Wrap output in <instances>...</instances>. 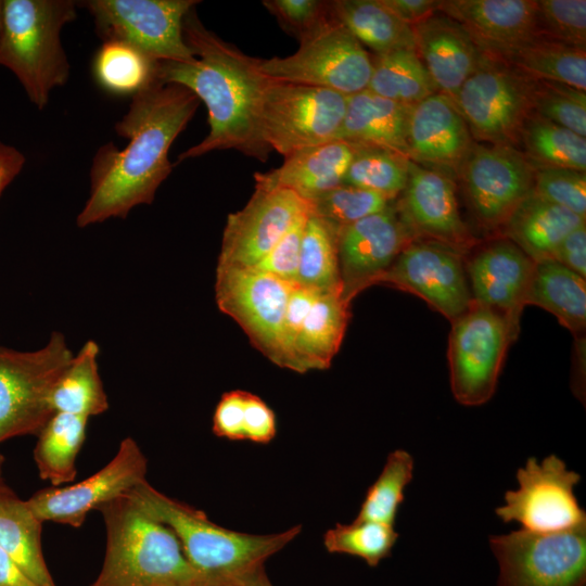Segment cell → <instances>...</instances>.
I'll list each match as a JSON object with an SVG mask.
<instances>
[{
    "instance_id": "obj_27",
    "label": "cell",
    "mask_w": 586,
    "mask_h": 586,
    "mask_svg": "<svg viewBox=\"0 0 586 586\" xmlns=\"http://www.w3.org/2000/svg\"><path fill=\"white\" fill-rule=\"evenodd\" d=\"M351 298L343 285L319 294L295 342L291 370H324L342 344L349 320Z\"/></svg>"
},
{
    "instance_id": "obj_39",
    "label": "cell",
    "mask_w": 586,
    "mask_h": 586,
    "mask_svg": "<svg viewBox=\"0 0 586 586\" xmlns=\"http://www.w3.org/2000/svg\"><path fill=\"white\" fill-rule=\"evenodd\" d=\"M356 145L343 184L377 192L388 201L402 193L407 184L410 160L385 149Z\"/></svg>"
},
{
    "instance_id": "obj_34",
    "label": "cell",
    "mask_w": 586,
    "mask_h": 586,
    "mask_svg": "<svg viewBox=\"0 0 586 586\" xmlns=\"http://www.w3.org/2000/svg\"><path fill=\"white\" fill-rule=\"evenodd\" d=\"M88 419L55 412L37 434L34 459L39 476L64 486L77 475L76 459L86 438Z\"/></svg>"
},
{
    "instance_id": "obj_16",
    "label": "cell",
    "mask_w": 586,
    "mask_h": 586,
    "mask_svg": "<svg viewBox=\"0 0 586 586\" xmlns=\"http://www.w3.org/2000/svg\"><path fill=\"white\" fill-rule=\"evenodd\" d=\"M148 460L137 442L124 438L112 458L89 477L65 486H51L36 492L27 504L42 521L80 527L91 510L128 494L144 483Z\"/></svg>"
},
{
    "instance_id": "obj_38",
    "label": "cell",
    "mask_w": 586,
    "mask_h": 586,
    "mask_svg": "<svg viewBox=\"0 0 586 586\" xmlns=\"http://www.w3.org/2000/svg\"><path fill=\"white\" fill-rule=\"evenodd\" d=\"M156 62L135 47L115 40L102 43L93 59L98 84L115 94H135L155 77Z\"/></svg>"
},
{
    "instance_id": "obj_25",
    "label": "cell",
    "mask_w": 586,
    "mask_h": 586,
    "mask_svg": "<svg viewBox=\"0 0 586 586\" xmlns=\"http://www.w3.org/2000/svg\"><path fill=\"white\" fill-rule=\"evenodd\" d=\"M357 145L333 140L305 148L284 157L281 166L266 173H255V186L283 188L306 200L343 184Z\"/></svg>"
},
{
    "instance_id": "obj_3",
    "label": "cell",
    "mask_w": 586,
    "mask_h": 586,
    "mask_svg": "<svg viewBox=\"0 0 586 586\" xmlns=\"http://www.w3.org/2000/svg\"><path fill=\"white\" fill-rule=\"evenodd\" d=\"M106 531L103 565L90 586H211L179 539L128 494L99 509Z\"/></svg>"
},
{
    "instance_id": "obj_31",
    "label": "cell",
    "mask_w": 586,
    "mask_h": 586,
    "mask_svg": "<svg viewBox=\"0 0 586 586\" xmlns=\"http://www.w3.org/2000/svg\"><path fill=\"white\" fill-rule=\"evenodd\" d=\"M493 59L531 79L559 81L586 90V48L536 36Z\"/></svg>"
},
{
    "instance_id": "obj_52",
    "label": "cell",
    "mask_w": 586,
    "mask_h": 586,
    "mask_svg": "<svg viewBox=\"0 0 586 586\" xmlns=\"http://www.w3.org/2000/svg\"><path fill=\"white\" fill-rule=\"evenodd\" d=\"M400 21L415 26L438 11L441 1L436 0H381Z\"/></svg>"
},
{
    "instance_id": "obj_23",
    "label": "cell",
    "mask_w": 586,
    "mask_h": 586,
    "mask_svg": "<svg viewBox=\"0 0 586 586\" xmlns=\"http://www.w3.org/2000/svg\"><path fill=\"white\" fill-rule=\"evenodd\" d=\"M534 266L509 240L487 245L467 264L473 302L519 322Z\"/></svg>"
},
{
    "instance_id": "obj_20",
    "label": "cell",
    "mask_w": 586,
    "mask_h": 586,
    "mask_svg": "<svg viewBox=\"0 0 586 586\" xmlns=\"http://www.w3.org/2000/svg\"><path fill=\"white\" fill-rule=\"evenodd\" d=\"M408 180L398 214L409 231L453 247L463 254L473 239L461 219L456 189L443 170L408 164Z\"/></svg>"
},
{
    "instance_id": "obj_54",
    "label": "cell",
    "mask_w": 586,
    "mask_h": 586,
    "mask_svg": "<svg viewBox=\"0 0 586 586\" xmlns=\"http://www.w3.org/2000/svg\"><path fill=\"white\" fill-rule=\"evenodd\" d=\"M226 586H272L265 566L259 565Z\"/></svg>"
},
{
    "instance_id": "obj_53",
    "label": "cell",
    "mask_w": 586,
    "mask_h": 586,
    "mask_svg": "<svg viewBox=\"0 0 586 586\" xmlns=\"http://www.w3.org/2000/svg\"><path fill=\"white\" fill-rule=\"evenodd\" d=\"M0 586H38L0 548Z\"/></svg>"
},
{
    "instance_id": "obj_17",
    "label": "cell",
    "mask_w": 586,
    "mask_h": 586,
    "mask_svg": "<svg viewBox=\"0 0 586 586\" xmlns=\"http://www.w3.org/2000/svg\"><path fill=\"white\" fill-rule=\"evenodd\" d=\"M377 283L420 296L451 322L473 302L462 253L431 240H412Z\"/></svg>"
},
{
    "instance_id": "obj_12",
    "label": "cell",
    "mask_w": 586,
    "mask_h": 586,
    "mask_svg": "<svg viewBox=\"0 0 586 586\" xmlns=\"http://www.w3.org/2000/svg\"><path fill=\"white\" fill-rule=\"evenodd\" d=\"M455 104L471 136L491 144L514 146L533 112L531 78L487 56L463 82Z\"/></svg>"
},
{
    "instance_id": "obj_40",
    "label": "cell",
    "mask_w": 586,
    "mask_h": 586,
    "mask_svg": "<svg viewBox=\"0 0 586 586\" xmlns=\"http://www.w3.org/2000/svg\"><path fill=\"white\" fill-rule=\"evenodd\" d=\"M413 466V458L406 450L390 453L382 472L368 488L355 519L394 526L405 498V488L412 480Z\"/></svg>"
},
{
    "instance_id": "obj_1",
    "label": "cell",
    "mask_w": 586,
    "mask_h": 586,
    "mask_svg": "<svg viewBox=\"0 0 586 586\" xmlns=\"http://www.w3.org/2000/svg\"><path fill=\"white\" fill-rule=\"evenodd\" d=\"M200 102L186 87L155 77L133 94L127 113L115 124L117 135L129 142L123 150L105 143L93 156L89 196L76 220L79 227L125 218L133 207L153 202L173 170L169 149Z\"/></svg>"
},
{
    "instance_id": "obj_44",
    "label": "cell",
    "mask_w": 586,
    "mask_h": 586,
    "mask_svg": "<svg viewBox=\"0 0 586 586\" xmlns=\"http://www.w3.org/2000/svg\"><path fill=\"white\" fill-rule=\"evenodd\" d=\"M537 35L586 48L585 0H536Z\"/></svg>"
},
{
    "instance_id": "obj_6",
    "label": "cell",
    "mask_w": 586,
    "mask_h": 586,
    "mask_svg": "<svg viewBox=\"0 0 586 586\" xmlns=\"http://www.w3.org/2000/svg\"><path fill=\"white\" fill-rule=\"evenodd\" d=\"M73 355L61 332L36 351L0 347V444L37 435L54 415L50 395Z\"/></svg>"
},
{
    "instance_id": "obj_4",
    "label": "cell",
    "mask_w": 586,
    "mask_h": 586,
    "mask_svg": "<svg viewBox=\"0 0 586 586\" xmlns=\"http://www.w3.org/2000/svg\"><path fill=\"white\" fill-rule=\"evenodd\" d=\"M128 495L175 533L190 564L211 586H226L263 565L302 531L298 525L270 535L235 532L214 523L203 511L158 492L146 481Z\"/></svg>"
},
{
    "instance_id": "obj_41",
    "label": "cell",
    "mask_w": 586,
    "mask_h": 586,
    "mask_svg": "<svg viewBox=\"0 0 586 586\" xmlns=\"http://www.w3.org/2000/svg\"><path fill=\"white\" fill-rule=\"evenodd\" d=\"M398 533L393 525L354 520L336 524L323 535V545L330 553H343L362 559L369 566H377L391 556Z\"/></svg>"
},
{
    "instance_id": "obj_24",
    "label": "cell",
    "mask_w": 586,
    "mask_h": 586,
    "mask_svg": "<svg viewBox=\"0 0 586 586\" xmlns=\"http://www.w3.org/2000/svg\"><path fill=\"white\" fill-rule=\"evenodd\" d=\"M408 158L433 167L458 168L471 148V133L455 102L436 92L411 105Z\"/></svg>"
},
{
    "instance_id": "obj_42",
    "label": "cell",
    "mask_w": 586,
    "mask_h": 586,
    "mask_svg": "<svg viewBox=\"0 0 586 586\" xmlns=\"http://www.w3.org/2000/svg\"><path fill=\"white\" fill-rule=\"evenodd\" d=\"M532 110L536 115L586 137V92L570 85L531 79Z\"/></svg>"
},
{
    "instance_id": "obj_19",
    "label": "cell",
    "mask_w": 586,
    "mask_h": 586,
    "mask_svg": "<svg viewBox=\"0 0 586 586\" xmlns=\"http://www.w3.org/2000/svg\"><path fill=\"white\" fill-rule=\"evenodd\" d=\"M413 235L396 207L388 204L337 231L340 275L344 293L352 300L393 264Z\"/></svg>"
},
{
    "instance_id": "obj_51",
    "label": "cell",
    "mask_w": 586,
    "mask_h": 586,
    "mask_svg": "<svg viewBox=\"0 0 586 586\" xmlns=\"http://www.w3.org/2000/svg\"><path fill=\"white\" fill-rule=\"evenodd\" d=\"M552 259L586 278V222L564 237Z\"/></svg>"
},
{
    "instance_id": "obj_37",
    "label": "cell",
    "mask_w": 586,
    "mask_h": 586,
    "mask_svg": "<svg viewBox=\"0 0 586 586\" xmlns=\"http://www.w3.org/2000/svg\"><path fill=\"white\" fill-rule=\"evenodd\" d=\"M337 231L330 222L309 214L301 240L297 283L303 286L329 291L342 284Z\"/></svg>"
},
{
    "instance_id": "obj_13",
    "label": "cell",
    "mask_w": 586,
    "mask_h": 586,
    "mask_svg": "<svg viewBox=\"0 0 586 586\" xmlns=\"http://www.w3.org/2000/svg\"><path fill=\"white\" fill-rule=\"evenodd\" d=\"M291 283L254 267L217 266L215 298L251 343L270 361L282 365V327Z\"/></svg>"
},
{
    "instance_id": "obj_36",
    "label": "cell",
    "mask_w": 586,
    "mask_h": 586,
    "mask_svg": "<svg viewBox=\"0 0 586 586\" xmlns=\"http://www.w3.org/2000/svg\"><path fill=\"white\" fill-rule=\"evenodd\" d=\"M534 169L570 168L586 171V140L574 131L531 113L520 141Z\"/></svg>"
},
{
    "instance_id": "obj_30",
    "label": "cell",
    "mask_w": 586,
    "mask_h": 586,
    "mask_svg": "<svg viewBox=\"0 0 586 586\" xmlns=\"http://www.w3.org/2000/svg\"><path fill=\"white\" fill-rule=\"evenodd\" d=\"M539 306L558 318L572 333L586 327L585 278L555 259L536 262L524 305Z\"/></svg>"
},
{
    "instance_id": "obj_50",
    "label": "cell",
    "mask_w": 586,
    "mask_h": 586,
    "mask_svg": "<svg viewBox=\"0 0 586 586\" xmlns=\"http://www.w3.org/2000/svg\"><path fill=\"white\" fill-rule=\"evenodd\" d=\"M245 395V391L234 390L221 396L213 416L215 435L231 441H243Z\"/></svg>"
},
{
    "instance_id": "obj_33",
    "label": "cell",
    "mask_w": 586,
    "mask_h": 586,
    "mask_svg": "<svg viewBox=\"0 0 586 586\" xmlns=\"http://www.w3.org/2000/svg\"><path fill=\"white\" fill-rule=\"evenodd\" d=\"M99 346L87 341L54 384L50 405L55 412L89 419L109 409V399L99 373Z\"/></svg>"
},
{
    "instance_id": "obj_45",
    "label": "cell",
    "mask_w": 586,
    "mask_h": 586,
    "mask_svg": "<svg viewBox=\"0 0 586 586\" xmlns=\"http://www.w3.org/2000/svg\"><path fill=\"white\" fill-rule=\"evenodd\" d=\"M533 192L586 218V171L570 168L534 169Z\"/></svg>"
},
{
    "instance_id": "obj_15",
    "label": "cell",
    "mask_w": 586,
    "mask_h": 586,
    "mask_svg": "<svg viewBox=\"0 0 586 586\" xmlns=\"http://www.w3.org/2000/svg\"><path fill=\"white\" fill-rule=\"evenodd\" d=\"M458 168L470 206L486 228L504 227L533 191L535 170L512 145L472 144Z\"/></svg>"
},
{
    "instance_id": "obj_29",
    "label": "cell",
    "mask_w": 586,
    "mask_h": 586,
    "mask_svg": "<svg viewBox=\"0 0 586 586\" xmlns=\"http://www.w3.org/2000/svg\"><path fill=\"white\" fill-rule=\"evenodd\" d=\"M42 523L27 500L7 484L0 487V548L38 586H56L42 553Z\"/></svg>"
},
{
    "instance_id": "obj_46",
    "label": "cell",
    "mask_w": 586,
    "mask_h": 586,
    "mask_svg": "<svg viewBox=\"0 0 586 586\" xmlns=\"http://www.w3.org/2000/svg\"><path fill=\"white\" fill-rule=\"evenodd\" d=\"M263 4L276 17L282 29L297 40L331 12L330 1L265 0Z\"/></svg>"
},
{
    "instance_id": "obj_2",
    "label": "cell",
    "mask_w": 586,
    "mask_h": 586,
    "mask_svg": "<svg viewBox=\"0 0 586 586\" xmlns=\"http://www.w3.org/2000/svg\"><path fill=\"white\" fill-rule=\"evenodd\" d=\"M182 34L195 60L190 63L161 61L155 78L192 91L208 111V135L178 156V162L218 150L233 149L260 162L270 148L262 138L259 113L270 81L260 69V59L243 53L207 29L189 11Z\"/></svg>"
},
{
    "instance_id": "obj_8",
    "label": "cell",
    "mask_w": 586,
    "mask_h": 586,
    "mask_svg": "<svg viewBox=\"0 0 586 586\" xmlns=\"http://www.w3.org/2000/svg\"><path fill=\"white\" fill-rule=\"evenodd\" d=\"M451 323L448 364L453 395L464 406L483 405L495 393L519 322L472 302L469 309Z\"/></svg>"
},
{
    "instance_id": "obj_26",
    "label": "cell",
    "mask_w": 586,
    "mask_h": 586,
    "mask_svg": "<svg viewBox=\"0 0 586 586\" xmlns=\"http://www.w3.org/2000/svg\"><path fill=\"white\" fill-rule=\"evenodd\" d=\"M411 105L369 90L347 95L346 113L336 140L393 151L408 158L407 129Z\"/></svg>"
},
{
    "instance_id": "obj_21",
    "label": "cell",
    "mask_w": 586,
    "mask_h": 586,
    "mask_svg": "<svg viewBox=\"0 0 586 586\" xmlns=\"http://www.w3.org/2000/svg\"><path fill=\"white\" fill-rule=\"evenodd\" d=\"M412 30L415 50L438 92L455 102L463 82L487 55L458 22L440 11Z\"/></svg>"
},
{
    "instance_id": "obj_32",
    "label": "cell",
    "mask_w": 586,
    "mask_h": 586,
    "mask_svg": "<svg viewBox=\"0 0 586 586\" xmlns=\"http://www.w3.org/2000/svg\"><path fill=\"white\" fill-rule=\"evenodd\" d=\"M337 21L375 55L415 49L412 27L394 15L381 0L330 1Z\"/></svg>"
},
{
    "instance_id": "obj_22",
    "label": "cell",
    "mask_w": 586,
    "mask_h": 586,
    "mask_svg": "<svg viewBox=\"0 0 586 586\" xmlns=\"http://www.w3.org/2000/svg\"><path fill=\"white\" fill-rule=\"evenodd\" d=\"M536 9V0H446L438 7L491 58L538 36Z\"/></svg>"
},
{
    "instance_id": "obj_43",
    "label": "cell",
    "mask_w": 586,
    "mask_h": 586,
    "mask_svg": "<svg viewBox=\"0 0 586 586\" xmlns=\"http://www.w3.org/2000/svg\"><path fill=\"white\" fill-rule=\"evenodd\" d=\"M314 214L340 229L388 206V200L370 190L341 184L309 200Z\"/></svg>"
},
{
    "instance_id": "obj_28",
    "label": "cell",
    "mask_w": 586,
    "mask_h": 586,
    "mask_svg": "<svg viewBox=\"0 0 586 586\" xmlns=\"http://www.w3.org/2000/svg\"><path fill=\"white\" fill-rule=\"evenodd\" d=\"M585 220L532 191L510 215L504 230L509 241L536 263L552 259L564 237Z\"/></svg>"
},
{
    "instance_id": "obj_18",
    "label": "cell",
    "mask_w": 586,
    "mask_h": 586,
    "mask_svg": "<svg viewBox=\"0 0 586 586\" xmlns=\"http://www.w3.org/2000/svg\"><path fill=\"white\" fill-rule=\"evenodd\" d=\"M308 214L310 202L295 192L255 186L245 206L227 218L217 266L253 267Z\"/></svg>"
},
{
    "instance_id": "obj_14",
    "label": "cell",
    "mask_w": 586,
    "mask_h": 586,
    "mask_svg": "<svg viewBox=\"0 0 586 586\" xmlns=\"http://www.w3.org/2000/svg\"><path fill=\"white\" fill-rule=\"evenodd\" d=\"M518 489L507 491L505 505L495 513L505 522H517L522 530L551 533L586 525V513L579 506L574 487L581 475L568 470L556 455L539 463L534 457L517 472Z\"/></svg>"
},
{
    "instance_id": "obj_56",
    "label": "cell",
    "mask_w": 586,
    "mask_h": 586,
    "mask_svg": "<svg viewBox=\"0 0 586 586\" xmlns=\"http://www.w3.org/2000/svg\"><path fill=\"white\" fill-rule=\"evenodd\" d=\"M2 24H3V0H0V36L2 31Z\"/></svg>"
},
{
    "instance_id": "obj_48",
    "label": "cell",
    "mask_w": 586,
    "mask_h": 586,
    "mask_svg": "<svg viewBox=\"0 0 586 586\" xmlns=\"http://www.w3.org/2000/svg\"><path fill=\"white\" fill-rule=\"evenodd\" d=\"M323 291L296 284L286 304L282 327V365L281 368L290 369L296 339L303 322L319 294Z\"/></svg>"
},
{
    "instance_id": "obj_10",
    "label": "cell",
    "mask_w": 586,
    "mask_h": 586,
    "mask_svg": "<svg viewBox=\"0 0 586 586\" xmlns=\"http://www.w3.org/2000/svg\"><path fill=\"white\" fill-rule=\"evenodd\" d=\"M499 565L496 586H585L586 525L539 533L525 530L492 536Z\"/></svg>"
},
{
    "instance_id": "obj_49",
    "label": "cell",
    "mask_w": 586,
    "mask_h": 586,
    "mask_svg": "<svg viewBox=\"0 0 586 586\" xmlns=\"http://www.w3.org/2000/svg\"><path fill=\"white\" fill-rule=\"evenodd\" d=\"M277 434L272 409L258 396L246 392L243 416V441L267 444Z\"/></svg>"
},
{
    "instance_id": "obj_9",
    "label": "cell",
    "mask_w": 586,
    "mask_h": 586,
    "mask_svg": "<svg viewBox=\"0 0 586 586\" xmlns=\"http://www.w3.org/2000/svg\"><path fill=\"white\" fill-rule=\"evenodd\" d=\"M346 106L347 95L337 91L270 78L260 105L262 138L283 157L336 140Z\"/></svg>"
},
{
    "instance_id": "obj_11",
    "label": "cell",
    "mask_w": 586,
    "mask_h": 586,
    "mask_svg": "<svg viewBox=\"0 0 586 586\" xmlns=\"http://www.w3.org/2000/svg\"><path fill=\"white\" fill-rule=\"evenodd\" d=\"M196 0H88L80 2L93 17L104 41L128 43L155 62L190 63L182 23Z\"/></svg>"
},
{
    "instance_id": "obj_47",
    "label": "cell",
    "mask_w": 586,
    "mask_h": 586,
    "mask_svg": "<svg viewBox=\"0 0 586 586\" xmlns=\"http://www.w3.org/2000/svg\"><path fill=\"white\" fill-rule=\"evenodd\" d=\"M307 216L296 221L253 267L281 280L297 283L301 240Z\"/></svg>"
},
{
    "instance_id": "obj_55",
    "label": "cell",
    "mask_w": 586,
    "mask_h": 586,
    "mask_svg": "<svg viewBox=\"0 0 586 586\" xmlns=\"http://www.w3.org/2000/svg\"><path fill=\"white\" fill-rule=\"evenodd\" d=\"M3 464L4 457L0 454V487L5 484L3 480Z\"/></svg>"
},
{
    "instance_id": "obj_35",
    "label": "cell",
    "mask_w": 586,
    "mask_h": 586,
    "mask_svg": "<svg viewBox=\"0 0 586 586\" xmlns=\"http://www.w3.org/2000/svg\"><path fill=\"white\" fill-rule=\"evenodd\" d=\"M367 90L406 105L438 92L415 49L375 55Z\"/></svg>"
},
{
    "instance_id": "obj_7",
    "label": "cell",
    "mask_w": 586,
    "mask_h": 586,
    "mask_svg": "<svg viewBox=\"0 0 586 586\" xmlns=\"http://www.w3.org/2000/svg\"><path fill=\"white\" fill-rule=\"evenodd\" d=\"M298 42V49L289 56L260 60L262 72L273 80L331 89L344 95L367 89L372 58L332 10Z\"/></svg>"
},
{
    "instance_id": "obj_5",
    "label": "cell",
    "mask_w": 586,
    "mask_h": 586,
    "mask_svg": "<svg viewBox=\"0 0 586 586\" xmlns=\"http://www.w3.org/2000/svg\"><path fill=\"white\" fill-rule=\"evenodd\" d=\"M76 5L73 0H3L0 64L13 72L39 110L68 79L61 30L76 18Z\"/></svg>"
}]
</instances>
